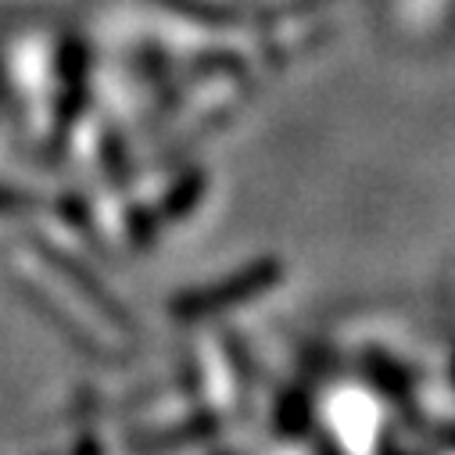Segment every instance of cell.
<instances>
[{
    "instance_id": "cell-1",
    "label": "cell",
    "mask_w": 455,
    "mask_h": 455,
    "mask_svg": "<svg viewBox=\"0 0 455 455\" xmlns=\"http://www.w3.org/2000/svg\"><path fill=\"white\" fill-rule=\"evenodd\" d=\"M280 280V266L276 262H259L237 276H230L226 283H215L208 291H197V294H187L176 301V312L180 315H212L219 308H234V305H244L251 301L255 294L269 291L273 283Z\"/></svg>"
}]
</instances>
